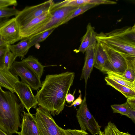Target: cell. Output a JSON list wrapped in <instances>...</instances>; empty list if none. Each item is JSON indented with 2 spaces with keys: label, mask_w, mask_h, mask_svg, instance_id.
Masks as SVG:
<instances>
[{
  "label": "cell",
  "mask_w": 135,
  "mask_h": 135,
  "mask_svg": "<svg viewBox=\"0 0 135 135\" xmlns=\"http://www.w3.org/2000/svg\"><path fill=\"white\" fill-rule=\"evenodd\" d=\"M54 3L53 0H49L36 5L27 6L21 11H19L15 17L20 29L35 18L50 10Z\"/></svg>",
  "instance_id": "cell-8"
},
{
  "label": "cell",
  "mask_w": 135,
  "mask_h": 135,
  "mask_svg": "<svg viewBox=\"0 0 135 135\" xmlns=\"http://www.w3.org/2000/svg\"><path fill=\"white\" fill-rule=\"evenodd\" d=\"M0 35L8 45L22 39L19 26L15 17L6 20L0 25Z\"/></svg>",
  "instance_id": "cell-11"
},
{
  "label": "cell",
  "mask_w": 135,
  "mask_h": 135,
  "mask_svg": "<svg viewBox=\"0 0 135 135\" xmlns=\"http://www.w3.org/2000/svg\"><path fill=\"white\" fill-rule=\"evenodd\" d=\"M36 110L35 117L40 135H62L61 127L49 112L40 106Z\"/></svg>",
  "instance_id": "cell-4"
},
{
  "label": "cell",
  "mask_w": 135,
  "mask_h": 135,
  "mask_svg": "<svg viewBox=\"0 0 135 135\" xmlns=\"http://www.w3.org/2000/svg\"><path fill=\"white\" fill-rule=\"evenodd\" d=\"M106 74H107V77L117 83L135 90V81H129L124 78L120 74L115 72L109 71L107 72Z\"/></svg>",
  "instance_id": "cell-22"
},
{
  "label": "cell",
  "mask_w": 135,
  "mask_h": 135,
  "mask_svg": "<svg viewBox=\"0 0 135 135\" xmlns=\"http://www.w3.org/2000/svg\"><path fill=\"white\" fill-rule=\"evenodd\" d=\"M109 62L107 56L99 42L95 45L94 67L105 73L108 71Z\"/></svg>",
  "instance_id": "cell-15"
},
{
  "label": "cell",
  "mask_w": 135,
  "mask_h": 135,
  "mask_svg": "<svg viewBox=\"0 0 135 135\" xmlns=\"http://www.w3.org/2000/svg\"><path fill=\"white\" fill-rule=\"evenodd\" d=\"M55 28L51 29L35 35L29 37V47L30 48L35 45L46 39L53 32Z\"/></svg>",
  "instance_id": "cell-23"
},
{
  "label": "cell",
  "mask_w": 135,
  "mask_h": 135,
  "mask_svg": "<svg viewBox=\"0 0 135 135\" xmlns=\"http://www.w3.org/2000/svg\"><path fill=\"white\" fill-rule=\"evenodd\" d=\"M97 41L103 42L129 54L135 55V25L97 34Z\"/></svg>",
  "instance_id": "cell-3"
},
{
  "label": "cell",
  "mask_w": 135,
  "mask_h": 135,
  "mask_svg": "<svg viewBox=\"0 0 135 135\" xmlns=\"http://www.w3.org/2000/svg\"><path fill=\"white\" fill-rule=\"evenodd\" d=\"M75 76L74 72L69 71L46 75L35 95L38 105L54 116L59 115L64 108Z\"/></svg>",
  "instance_id": "cell-1"
},
{
  "label": "cell",
  "mask_w": 135,
  "mask_h": 135,
  "mask_svg": "<svg viewBox=\"0 0 135 135\" xmlns=\"http://www.w3.org/2000/svg\"><path fill=\"white\" fill-rule=\"evenodd\" d=\"M78 7H66L51 11H50L51 16L49 21L35 31L31 36L36 35L51 29L56 28L61 25L63 21Z\"/></svg>",
  "instance_id": "cell-9"
},
{
  "label": "cell",
  "mask_w": 135,
  "mask_h": 135,
  "mask_svg": "<svg viewBox=\"0 0 135 135\" xmlns=\"http://www.w3.org/2000/svg\"><path fill=\"white\" fill-rule=\"evenodd\" d=\"M99 135H123L114 123L109 122L103 132L100 131Z\"/></svg>",
  "instance_id": "cell-25"
},
{
  "label": "cell",
  "mask_w": 135,
  "mask_h": 135,
  "mask_svg": "<svg viewBox=\"0 0 135 135\" xmlns=\"http://www.w3.org/2000/svg\"><path fill=\"white\" fill-rule=\"evenodd\" d=\"M98 42L103 47L108 59L109 65L108 71L123 74L127 68L126 56L128 54L107 44Z\"/></svg>",
  "instance_id": "cell-7"
},
{
  "label": "cell",
  "mask_w": 135,
  "mask_h": 135,
  "mask_svg": "<svg viewBox=\"0 0 135 135\" xmlns=\"http://www.w3.org/2000/svg\"><path fill=\"white\" fill-rule=\"evenodd\" d=\"M51 16L49 11L35 18L23 27L20 29L22 39L31 36L36 30L45 25Z\"/></svg>",
  "instance_id": "cell-12"
},
{
  "label": "cell",
  "mask_w": 135,
  "mask_h": 135,
  "mask_svg": "<svg viewBox=\"0 0 135 135\" xmlns=\"http://www.w3.org/2000/svg\"><path fill=\"white\" fill-rule=\"evenodd\" d=\"M8 49V45L0 47V68H4V58L6 53Z\"/></svg>",
  "instance_id": "cell-29"
},
{
  "label": "cell",
  "mask_w": 135,
  "mask_h": 135,
  "mask_svg": "<svg viewBox=\"0 0 135 135\" xmlns=\"http://www.w3.org/2000/svg\"><path fill=\"white\" fill-rule=\"evenodd\" d=\"M86 92L80 105L76 115L80 130H88L91 135L99 134L101 126H99L88 108L86 100Z\"/></svg>",
  "instance_id": "cell-5"
},
{
  "label": "cell",
  "mask_w": 135,
  "mask_h": 135,
  "mask_svg": "<svg viewBox=\"0 0 135 135\" xmlns=\"http://www.w3.org/2000/svg\"><path fill=\"white\" fill-rule=\"evenodd\" d=\"M9 70L15 75L20 76L21 81L28 84L32 90H37L41 87L40 79L22 61H15Z\"/></svg>",
  "instance_id": "cell-6"
},
{
  "label": "cell",
  "mask_w": 135,
  "mask_h": 135,
  "mask_svg": "<svg viewBox=\"0 0 135 135\" xmlns=\"http://www.w3.org/2000/svg\"><path fill=\"white\" fill-rule=\"evenodd\" d=\"M97 34L94 28L90 23L86 26V31L81 40V43L78 51L84 53L90 46L95 45L97 42Z\"/></svg>",
  "instance_id": "cell-16"
},
{
  "label": "cell",
  "mask_w": 135,
  "mask_h": 135,
  "mask_svg": "<svg viewBox=\"0 0 135 135\" xmlns=\"http://www.w3.org/2000/svg\"><path fill=\"white\" fill-rule=\"evenodd\" d=\"M75 99L74 94L72 95L71 94L69 93L66 96L65 100L68 103H70L73 102Z\"/></svg>",
  "instance_id": "cell-34"
},
{
  "label": "cell",
  "mask_w": 135,
  "mask_h": 135,
  "mask_svg": "<svg viewBox=\"0 0 135 135\" xmlns=\"http://www.w3.org/2000/svg\"><path fill=\"white\" fill-rule=\"evenodd\" d=\"M14 89V93L28 112H30V109L32 108H36L38 102L29 85L19 81L15 84Z\"/></svg>",
  "instance_id": "cell-10"
},
{
  "label": "cell",
  "mask_w": 135,
  "mask_h": 135,
  "mask_svg": "<svg viewBox=\"0 0 135 135\" xmlns=\"http://www.w3.org/2000/svg\"><path fill=\"white\" fill-rule=\"evenodd\" d=\"M19 81L18 76L13 74L9 70L0 68V87L14 93V85Z\"/></svg>",
  "instance_id": "cell-17"
},
{
  "label": "cell",
  "mask_w": 135,
  "mask_h": 135,
  "mask_svg": "<svg viewBox=\"0 0 135 135\" xmlns=\"http://www.w3.org/2000/svg\"><path fill=\"white\" fill-rule=\"evenodd\" d=\"M20 101L14 93L0 87V128L8 135L17 133L21 127Z\"/></svg>",
  "instance_id": "cell-2"
},
{
  "label": "cell",
  "mask_w": 135,
  "mask_h": 135,
  "mask_svg": "<svg viewBox=\"0 0 135 135\" xmlns=\"http://www.w3.org/2000/svg\"><path fill=\"white\" fill-rule=\"evenodd\" d=\"M127 117L130 118L134 123L135 122V109L130 108Z\"/></svg>",
  "instance_id": "cell-33"
},
{
  "label": "cell",
  "mask_w": 135,
  "mask_h": 135,
  "mask_svg": "<svg viewBox=\"0 0 135 135\" xmlns=\"http://www.w3.org/2000/svg\"><path fill=\"white\" fill-rule=\"evenodd\" d=\"M21 130L18 135H40L35 116L30 112L23 111Z\"/></svg>",
  "instance_id": "cell-13"
},
{
  "label": "cell",
  "mask_w": 135,
  "mask_h": 135,
  "mask_svg": "<svg viewBox=\"0 0 135 135\" xmlns=\"http://www.w3.org/2000/svg\"><path fill=\"white\" fill-rule=\"evenodd\" d=\"M15 60L13 54L8 48L4 58V68L9 70Z\"/></svg>",
  "instance_id": "cell-28"
},
{
  "label": "cell",
  "mask_w": 135,
  "mask_h": 135,
  "mask_svg": "<svg viewBox=\"0 0 135 135\" xmlns=\"http://www.w3.org/2000/svg\"><path fill=\"white\" fill-rule=\"evenodd\" d=\"M95 45L90 46L85 52L84 63L82 69L80 80L84 79L85 88L87 86L88 79L90 78L94 67Z\"/></svg>",
  "instance_id": "cell-14"
},
{
  "label": "cell",
  "mask_w": 135,
  "mask_h": 135,
  "mask_svg": "<svg viewBox=\"0 0 135 135\" xmlns=\"http://www.w3.org/2000/svg\"><path fill=\"white\" fill-rule=\"evenodd\" d=\"M2 19H0V25L5 20H2Z\"/></svg>",
  "instance_id": "cell-39"
},
{
  "label": "cell",
  "mask_w": 135,
  "mask_h": 135,
  "mask_svg": "<svg viewBox=\"0 0 135 135\" xmlns=\"http://www.w3.org/2000/svg\"><path fill=\"white\" fill-rule=\"evenodd\" d=\"M19 11L13 8L8 7L0 8V19L7 18L12 16H16Z\"/></svg>",
  "instance_id": "cell-27"
},
{
  "label": "cell",
  "mask_w": 135,
  "mask_h": 135,
  "mask_svg": "<svg viewBox=\"0 0 135 135\" xmlns=\"http://www.w3.org/2000/svg\"><path fill=\"white\" fill-rule=\"evenodd\" d=\"M0 135H8L0 128Z\"/></svg>",
  "instance_id": "cell-37"
},
{
  "label": "cell",
  "mask_w": 135,
  "mask_h": 135,
  "mask_svg": "<svg viewBox=\"0 0 135 135\" xmlns=\"http://www.w3.org/2000/svg\"><path fill=\"white\" fill-rule=\"evenodd\" d=\"M113 113H118L127 117L130 108L127 102L121 104H113L111 105Z\"/></svg>",
  "instance_id": "cell-26"
},
{
  "label": "cell",
  "mask_w": 135,
  "mask_h": 135,
  "mask_svg": "<svg viewBox=\"0 0 135 135\" xmlns=\"http://www.w3.org/2000/svg\"><path fill=\"white\" fill-rule=\"evenodd\" d=\"M22 61L25 63L40 79L44 72L45 66L41 64L37 59L31 55L28 56Z\"/></svg>",
  "instance_id": "cell-21"
},
{
  "label": "cell",
  "mask_w": 135,
  "mask_h": 135,
  "mask_svg": "<svg viewBox=\"0 0 135 135\" xmlns=\"http://www.w3.org/2000/svg\"><path fill=\"white\" fill-rule=\"evenodd\" d=\"M126 102L131 108L135 109V97L127 99Z\"/></svg>",
  "instance_id": "cell-32"
},
{
  "label": "cell",
  "mask_w": 135,
  "mask_h": 135,
  "mask_svg": "<svg viewBox=\"0 0 135 135\" xmlns=\"http://www.w3.org/2000/svg\"><path fill=\"white\" fill-rule=\"evenodd\" d=\"M121 133L123 135H132L129 134L128 132L126 133L121 132Z\"/></svg>",
  "instance_id": "cell-38"
},
{
  "label": "cell",
  "mask_w": 135,
  "mask_h": 135,
  "mask_svg": "<svg viewBox=\"0 0 135 135\" xmlns=\"http://www.w3.org/2000/svg\"><path fill=\"white\" fill-rule=\"evenodd\" d=\"M96 6L93 4H86L78 7L63 21L61 25L67 23L72 18L83 14Z\"/></svg>",
  "instance_id": "cell-24"
},
{
  "label": "cell",
  "mask_w": 135,
  "mask_h": 135,
  "mask_svg": "<svg viewBox=\"0 0 135 135\" xmlns=\"http://www.w3.org/2000/svg\"><path fill=\"white\" fill-rule=\"evenodd\" d=\"M30 38H25L16 44L10 45L8 48L13 54L15 59L18 57L23 59L29 49Z\"/></svg>",
  "instance_id": "cell-18"
},
{
  "label": "cell",
  "mask_w": 135,
  "mask_h": 135,
  "mask_svg": "<svg viewBox=\"0 0 135 135\" xmlns=\"http://www.w3.org/2000/svg\"><path fill=\"white\" fill-rule=\"evenodd\" d=\"M126 59L127 68L124 72L120 74L129 81H135V55L127 54Z\"/></svg>",
  "instance_id": "cell-19"
},
{
  "label": "cell",
  "mask_w": 135,
  "mask_h": 135,
  "mask_svg": "<svg viewBox=\"0 0 135 135\" xmlns=\"http://www.w3.org/2000/svg\"><path fill=\"white\" fill-rule=\"evenodd\" d=\"M79 90L80 91H79L80 94L79 96L72 102V103L70 105L68 106V107H71L73 105L76 106V105H80L81 103L83 100L82 99V95L81 92L80 90Z\"/></svg>",
  "instance_id": "cell-31"
},
{
  "label": "cell",
  "mask_w": 135,
  "mask_h": 135,
  "mask_svg": "<svg viewBox=\"0 0 135 135\" xmlns=\"http://www.w3.org/2000/svg\"><path fill=\"white\" fill-rule=\"evenodd\" d=\"M65 130L70 135H89L86 131L81 130L69 129Z\"/></svg>",
  "instance_id": "cell-30"
},
{
  "label": "cell",
  "mask_w": 135,
  "mask_h": 135,
  "mask_svg": "<svg viewBox=\"0 0 135 135\" xmlns=\"http://www.w3.org/2000/svg\"><path fill=\"white\" fill-rule=\"evenodd\" d=\"M62 135H70L66 132L65 129H64L62 128H60Z\"/></svg>",
  "instance_id": "cell-36"
},
{
  "label": "cell",
  "mask_w": 135,
  "mask_h": 135,
  "mask_svg": "<svg viewBox=\"0 0 135 135\" xmlns=\"http://www.w3.org/2000/svg\"><path fill=\"white\" fill-rule=\"evenodd\" d=\"M105 80L107 85L111 86L120 92L127 99L135 97V90L119 84L107 77L105 78Z\"/></svg>",
  "instance_id": "cell-20"
},
{
  "label": "cell",
  "mask_w": 135,
  "mask_h": 135,
  "mask_svg": "<svg viewBox=\"0 0 135 135\" xmlns=\"http://www.w3.org/2000/svg\"><path fill=\"white\" fill-rule=\"evenodd\" d=\"M8 45H9L3 40L2 36L0 35V47L3 46H8Z\"/></svg>",
  "instance_id": "cell-35"
}]
</instances>
